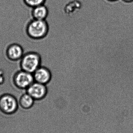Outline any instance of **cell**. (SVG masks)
<instances>
[{
	"label": "cell",
	"mask_w": 133,
	"mask_h": 133,
	"mask_svg": "<svg viewBox=\"0 0 133 133\" xmlns=\"http://www.w3.org/2000/svg\"><path fill=\"white\" fill-rule=\"evenodd\" d=\"M18 105L17 98L11 93H4L0 96V109L4 113H14L18 109Z\"/></svg>",
	"instance_id": "obj_3"
},
{
	"label": "cell",
	"mask_w": 133,
	"mask_h": 133,
	"mask_svg": "<svg viewBox=\"0 0 133 133\" xmlns=\"http://www.w3.org/2000/svg\"><path fill=\"white\" fill-rule=\"evenodd\" d=\"M3 81H4V79H3V74L2 72H0V84H1Z\"/></svg>",
	"instance_id": "obj_11"
},
{
	"label": "cell",
	"mask_w": 133,
	"mask_h": 133,
	"mask_svg": "<svg viewBox=\"0 0 133 133\" xmlns=\"http://www.w3.org/2000/svg\"><path fill=\"white\" fill-rule=\"evenodd\" d=\"M107 1H108L110 2H115L117 1L118 0H107Z\"/></svg>",
	"instance_id": "obj_13"
},
{
	"label": "cell",
	"mask_w": 133,
	"mask_h": 133,
	"mask_svg": "<svg viewBox=\"0 0 133 133\" xmlns=\"http://www.w3.org/2000/svg\"><path fill=\"white\" fill-rule=\"evenodd\" d=\"M47 0H23L25 5L29 8H34L36 6L45 4Z\"/></svg>",
	"instance_id": "obj_10"
},
{
	"label": "cell",
	"mask_w": 133,
	"mask_h": 133,
	"mask_svg": "<svg viewBox=\"0 0 133 133\" xmlns=\"http://www.w3.org/2000/svg\"><path fill=\"white\" fill-rule=\"evenodd\" d=\"M26 91L35 101H40L44 99L47 97L48 93L46 85L35 81L26 90Z\"/></svg>",
	"instance_id": "obj_5"
},
{
	"label": "cell",
	"mask_w": 133,
	"mask_h": 133,
	"mask_svg": "<svg viewBox=\"0 0 133 133\" xmlns=\"http://www.w3.org/2000/svg\"><path fill=\"white\" fill-rule=\"evenodd\" d=\"M33 74L35 82L45 85H47L51 79V72L45 66H40Z\"/></svg>",
	"instance_id": "obj_7"
},
{
	"label": "cell",
	"mask_w": 133,
	"mask_h": 133,
	"mask_svg": "<svg viewBox=\"0 0 133 133\" xmlns=\"http://www.w3.org/2000/svg\"><path fill=\"white\" fill-rule=\"evenodd\" d=\"M125 3H130L133 2V0H122Z\"/></svg>",
	"instance_id": "obj_12"
},
{
	"label": "cell",
	"mask_w": 133,
	"mask_h": 133,
	"mask_svg": "<svg viewBox=\"0 0 133 133\" xmlns=\"http://www.w3.org/2000/svg\"><path fill=\"white\" fill-rule=\"evenodd\" d=\"M31 15L33 19L46 20L49 14V10L45 4L41 5L32 8Z\"/></svg>",
	"instance_id": "obj_8"
},
{
	"label": "cell",
	"mask_w": 133,
	"mask_h": 133,
	"mask_svg": "<svg viewBox=\"0 0 133 133\" xmlns=\"http://www.w3.org/2000/svg\"><path fill=\"white\" fill-rule=\"evenodd\" d=\"M49 31V25L46 20L32 19L26 27V32L29 37L34 40H40L46 37Z\"/></svg>",
	"instance_id": "obj_1"
},
{
	"label": "cell",
	"mask_w": 133,
	"mask_h": 133,
	"mask_svg": "<svg viewBox=\"0 0 133 133\" xmlns=\"http://www.w3.org/2000/svg\"><path fill=\"white\" fill-rule=\"evenodd\" d=\"M19 105L25 109L30 108L33 105L35 100L26 92L23 93L19 98Z\"/></svg>",
	"instance_id": "obj_9"
},
{
	"label": "cell",
	"mask_w": 133,
	"mask_h": 133,
	"mask_svg": "<svg viewBox=\"0 0 133 133\" xmlns=\"http://www.w3.org/2000/svg\"><path fill=\"white\" fill-rule=\"evenodd\" d=\"M24 54L23 48L21 45L17 43L10 44L5 51L7 58L12 62L20 61Z\"/></svg>",
	"instance_id": "obj_6"
},
{
	"label": "cell",
	"mask_w": 133,
	"mask_h": 133,
	"mask_svg": "<svg viewBox=\"0 0 133 133\" xmlns=\"http://www.w3.org/2000/svg\"><path fill=\"white\" fill-rule=\"evenodd\" d=\"M12 81L16 87L26 90L34 82V80L33 74L20 70L15 74Z\"/></svg>",
	"instance_id": "obj_4"
},
{
	"label": "cell",
	"mask_w": 133,
	"mask_h": 133,
	"mask_svg": "<svg viewBox=\"0 0 133 133\" xmlns=\"http://www.w3.org/2000/svg\"><path fill=\"white\" fill-rule=\"evenodd\" d=\"M41 58L40 54L30 51L24 54L20 60L21 70L33 74L41 66Z\"/></svg>",
	"instance_id": "obj_2"
}]
</instances>
